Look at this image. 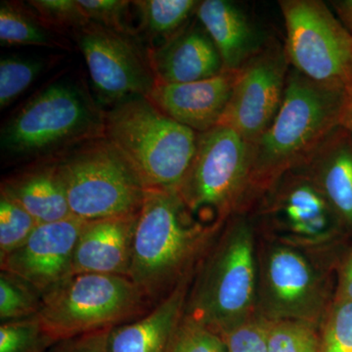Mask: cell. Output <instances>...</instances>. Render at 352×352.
<instances>
[{
  "label": "cell",
  "mask_w": 352,
  "mask_h": 352,
  "mask_svg": "<svg viewBox=\"0 0 352 352\" xmlns=\"http://www.w3.org/2000/svg\"><path fill=\"white\" fill-rule=\"evenodd\" d=\"M140 17V29L151 39L175 36L196 15L200 1L196 0H139L132 1ZM163 44V43H162Z\"/></svg>",
  "instance_id": "23"
},
{
  "label": "cell",
  "mask_w": 352,
  "mask_h": 352,
  "mask_svg": "<svg viewBox=\"0 0 352 352\" xmlns=\"http://www.w3.org/2000/svg\"><path fill=\"white\" fill-rule=\"evenodd\" d=\"M238 71L188 83L157 82L148 99L183 126L203 133L219 126L227 107Z\"/></svg>",
  "instance_id": "15"
},
{
  "label": "cell",
  "mask_w": 352,
  "mask_h": 352,
  "mask_svg": "<svg viewBox=\"0 0 352 352\" xmlns=\"http://www.w3.org/2000/svg\"><path fill=\"white\" fill-rule=\"evenodd\" d=\"M196 16L214 43L226 71H239L266 44L247 14L232 1H200Z\"/></svg>",
  "instance_id": "20"
},
{
  "label": "cell",
  "mask_w": 352,
  "mask_h": 352,
  "mask_svg": "<svg viewBox=\"0 0 352 352\" xmlns=\"http://www.w3.org/2000/svg\"><path fill=\"white\" fill-rule=\"evenodd\" d=\"M85 223L71 217L38 224L24 244L0 259L1 270L22 278L43 295L73 275L74 252Z\"/></svg>",
  "instance_id": "14"
},
{
  "label": "cell",
  "mask_w": 352,
  "mask_h": 352,
  "mask_svg": "<svg viewBox=\"0 0 352 352\" xmlns=\"http://www.w3.org/2000/svg\"><path fill=\"white\" fill-rule=\"evenodd\" d=\"M191 278L178 285L144 315L113 327L109 352H168L173 333L184 316Z\"/></svg>",
  "instance_id": "19"
},
{
  "label": "cell",
  "mask_w": 352,
  "mask_h": 352,
  "mask_svg": "<svg viewBox=\"0 0 352 352\" xmlns=\"http://www.w3.org/2000/svg\"><path fill=\"white\" fill-rule=\"evenodd\" d=\"M2 46H43L68 48L66 41L39 19L31 7L14 1L0 4Z\"/></svg>",
  "instance_id": "22"
},
{
  "label": "cell",
  "mask_w": 352,
  "mask_h": 352,
  "mask_svg": "<svg viewBox=\"0 0 352 352\" xmlns=\"http://www.w3.org/2000/svg\"><path fill=\"white\" fill-rule=\"evenodd\" d=\"M198 267L185 315L222 337L256 314V232L251 220L242 212L230 217Z\"/></svg>",
  "instance_id": "4"
},
{
  "label": "cell",
  "mask_w": 352,
  "mask_h": 352,
  "mask_svg": "<svg viewBox=\"0 0 352 352\" xmlns=\"http://www.w3.org/2000/svg\"><path fill=\"white\" fill-rule=\"evenodd\" d=\"M259 212L271 239L321 252L342 232V224L325 196L305 173H285L261 197Z\"/></svg>",
  "instance_id": "11"
},
{
  "label": "cell",
  "mask_w": 352,
  "mask_h": 352,
  "mask_svg": "<svg viewBox=\"0 0 352 352\" xmlns=\"http://www.w3.org/2000/svg\"><path fill=\"white\" fill-rule=\"evenodd\" d=\"M38 224L19 204L0 193V259L24 244Z\"/></svg>",
  "instance_id": "27"
},
{
  "label": "cell",
  "mask_w": 352,
  "mask_h": 352,
  "mask_svg": "<svg viewBox=\"0 0 352 352\" xmlns=\"http://www.w3.org/2000/svg\"><path fill=\"white\" fill-rule=\"evenodd\" d=\"M0 193L19 204L39 224L73 217L53 159L32 163L6 178Z\"/></svg>",
  "instance_id": "21"
},
{
  "label": "cell",
  "mask_w": 352,
  "mask_h": 352,
  "mask_svg": "<svg viewBox=\"0 0 352 352\" xmlns=\"http://www.w3.org/2000/svg\"><path fill=\"white\" fill-rule=\"evenodd\" d=\"M294 170L305 173L325 196L342 226L352 227V136L339 126Z\"/></svg>",
  "instance_id": "18"
},
{
  "label": "cell",
  "mask_w": 352,
  "mask_h": 352,
  "mask_svg": "<svg viewBox=\"0 0 352 352\" xmlns=\"http://www.w3.org/2000/svg\"><path fill=\"white\" fill-rule=\"evenodd\" d=\"M112 329H101L57 340L48 352H109Z\"/></svg>",
  "instance_id": "34"
},
{
  "label": "cell",
  "mask_w": 352,
  "mask_h": 352,
  "mask_svg": "<svg viewBox=\"0 0 352 352\" xmlns=\"http://www.w3.org/2000/svg\"><path fill=\"white\" fill-rule=\"evenodd\" d=\"M155 305L129 276L80 273L44 293L38 315L57 342L129 323Z\"/></svg>",
  "instance_id": "8"
},
{
  "label": "cell",
  "mask_w": 352,
  "mask_h": 352,
  "mask_svg": "<svg viewBox=\"0 0 352 352\" xmlns=\"http://www.w3.org/2000/svg\"><path fill=\"white\" fill-rule=\"evenodd\" d=\"M27 3L44 24L60 34H74L90 22L78 0H31Z\"/></svg>",
  "instance_id": "29"
},
{
  "label": "cell",
  "mask_w": 352,
  "mask_h": 352,
  "mask_svg": "<svg viewBox=\"0 0 352 352\" xmlns=\"http://www.w3.org/2000/svg\"><path fill=\"white\" fill-rule=\"evenodd\" d=\"M99 100L112 106L129 97L148 96L157 80L149 57L133 36L89 22L74 32Z\"/></svg>",
  "instance_id": "12"
},
{
  "label": "cell",
  "mask_w": 352,
  "mask_h": 352,
  "mask_svg": "<svg viewBox=\"0 0 352 352\" xmlns=\"http://www.w3.org/2000/svg\"><path fill=\"white\" fill-rule=\"evenodd\" d=\"M168 352H227V349L221 336L184 314Z\"/></svg>",
  "instance_id": "30"
},
{
  "label": "cell",
  "mask_w": 352,
  "mask_h": 352,
  "mask_svg": "<svg viewBox=\"0 0 352 352\" xmlns=\"http://www.w3.org/2000/svg\"><path fill=\"white\" fill-rule=\"evenodd\" d=\"M285 47L266 43L238 71L220 126L254 143L271 126L283 102L289 71Z\"/></svg>",
  "instance_id": "13"
},
{
  "label": "cell",
  "mask_w": 352,
  "mask_h": 352,
  "mask_svg": "<svg viewBox=\"0 0 352 352\" xmlns=\"http://www.w3.org/2000/svg\"><path fill=\"white\" fill-rule=\"evenodd\" d=\"M147 53L157 82H198L224 69L219 51L201 24L187 25Z\"/></svg>",
  "instance_id": "17"
},
{
  "label": "cell",
  "mask_w": 352,
  "mask_h": 352,
  "mask_svg": "<svg viewBox=\"0 0 352 352\" xmlns=\"http://www.w3.org/2000/svg\"><path fill=\"white\" fill-rule=\"evenodd\" d=\"M318 252L276 241L264 245L258 256L256 314L271 322L320 326L329 310L325 277L314 258Z\"/></svg>",
  "instance_id": "9"
},
{
  "label": "cell",
  "mask_w": 352,
  "mask_h": 352,
  "mask_svg": "<svg viewBox=\"0 0 352 352\" xmlns=\"http://www.w3.org/2000/svg\"><path fill=\"white\" fill-rule=\"evenodd\" d=\"M198 134L142 95L104 112V136L124 155L146 189L177 190L195 156Z\"/></svg>",
  "instance_id": "5"
},
{
  "label": "cell",
  "mask_w": 352,
  "mask_h": 352,
  "mask_svg": "<svg viewBox=\"0 0 352 352\" xmlns=\"http://www.w3.org/2000/svg\"><path fill=\"white\" fill-rule=\"evenodd\" d=\"M220 228L199 221L176 190H146L129 277L153 302H159L191 278Z\"/></svg>",
  "instance_id": "2"
},
{
  "label": "cell",
  "mask_w": 352,
  "mask_h": 352,
  "mask_svg": "<svg viewBox=\"0 0 352 352\" xmlns=\"http://www.w3.org/2000/svg\"><path fill=\"white\" fill-rule=\"evenodd\" d=\"M138 217L85 221L74 252L73 274L129 276Z\"/></svg>",
  "instance_id": "16"
},
{
  "label": "cell",
  "mask_w": 352,
  "mask_h": 352,
  "mask_svg": "<svg viewBox=\"0 0 352 352\" xmlns=\"http://www.w3.org/2000/svg\"><path fill=\"white\" fill-rule=\"evenodd\" d=\"M270 321L254 314L251 318L222 336L227 352H268Z\"/></svg>",
  "instance_id": "32"
},
{
  "label": "cell",
  "mask_w": 352,
  "mask_h": 352,
  "mask_svg": "<svg viewBox=\"0 0 352 352\" xmlns=\"http://www.w3.org/2000/svg\"><path fill=\"white\" fill-rule=\"evenodd\" d=\"M349 88L314 82L289 69L279 112L252 144L250 204L300 166L340 126Z\"/></svg>",
  "instance_id": "1"
},
{
  "label": "cell",
  "mask_w": 352,
  "mask_h": 352,
  "mask_svg": "<svg viewBox=\"0 0 352 352\" xmlns=\"http://www.w3.org/2000/svg\"><path fill=\"white\" fill-rule=\"evenodd\" d=\"M104 112L82 82L60 78L32 95L4 122L2 159L36 163L103 136Z\"/></svg>",
  "instance_id": "3"
},
{
  "label": "cell",
  "mask_w": 352,
  "mask_h": 352,
  "mask_svg": "<svg viewBox=\"0 0 352 352\" xmlns=\"http://www.w3.org/2000/svg\"><path fill=\"white\" fill-rule=\"evenodd\" d=\"M352 136V87L349 88V98H347L346 109L342 116V124Z\"/></svg>",
  "instance_id": "37"
},
{
  "label": "cell",
  "mask_w": 352,
  "mask_h": 352,
  "mask_svg": "<svg viewBox=\"0 0 352 352\" xmlns=\"http://www.w3.org/2000/svg\"><path fill=\"white\" fill-rule=\"evenodd\" d=\"M44 58L10 55L0 59V109L24 94L47 68Z\"/></svg>",
  "instance_id": "24"
},
{
  "label": "cell",
  "mask_w": 352,
  "mask_h": 352,
  "mask_svg": "<svg viewBox=\"0 0 352 352\" xmlns=\"http://www.w3.org/2000/svg\"><path fill=\"white\" fill-rule=\"evenodd\" d=\"M351 34H352V31H351Z\"/></svg>",
  "instance_id": "38"
},
{
  "label": "cell",
  "mask_w": 352,
  "mask_h": 352,
  "mask_svg": "<svg viewBox=\"0 0 352 352\" xmlns=\"http://www.w3.org/2000/svg\"><path fill=\"white\" fill-rule=\"evenodd\" d=\"M319 352H352V302H335L329 310Z\"/></svg>",
  "instance_id": "31"
},
{
  "label": "cell",
  "mask_w": 352,
  "mask_h": 352,
  "mask_svg": "<svg viewBox=\"0 0 352 352\" xmlns=\"http://www.w3.org/2000/svg\"><path fill=\"white\" fill-rule=\"evenodd\" d=\"M333 6L339 14L340 19L346 25L347 30L349 32L352 31V0L335 2Z\"/></svg>",
  "instance_id": "36"
},
{
  "label": "cell",
  "mask_w": 352,
  "mask_h": 352,
  "mask_svg": "<svg viewBox=\"0 0 352 352\" xmlns=\"http://www.w3.org/2000/svg\"><path fill=\"white\" fill-rule=\"evenodd\" d=\"M43 295L22 278L2 271L0 273V320L29 318L39 314Z\"/></svg>",
  "instance_id": "25"
},
{
  "label": "cell",
  "mask_w": 352,
  "mask_h": 352,
  "mask_svg": "<svg viewBox=\"0 0 352 352\" xmlns=\"http://www.w3.org/2000/svg\"><path fill=\"white\" fill-rule=\"evenodd\" d=\"M335 302H352V254L342 270Z\"/></svg>",
  "instance_id": "35"
},
{
  "label": "cell",
  "mask_w": 352,
  "mask_h": 352,
  "mask_svg": "<svg viewBox=\"0 0 352 352\" xmlns=\"http://www.w3.org/2000/svg\"><path fill=\"white\" fill-rule=\"evenodd\" d=\"M54 342L38 315L0 326V352H48Z\"/></svg>",
  "instance_id": "26"
},
{
  "label": "cell",
  "mask_w": 352,
  "mask_h": 352,
  "mask_svg": "<svg viewBox=\"0 0 352 352\" xmlns=\"http://www.w3.org/2000/svg\"><path fill=\"white\" fill-rule=\"evenodd\" d=\"M78 3L90 22L135 36V31L127 23V13L132 2L126 0H78Z\"/></svg>",
  "instance_id": "33"
},
{
  "label": "cell",
  "mask_w": 352,
  "mask_h": 352,
  "mask_svg": "<svg viewBox=\"0 0 352 352\" xmlns=\"http://www.w3.org/2000/svg\"><path fill=\"white\" fill-rule=\"evenodd\" d=\"M252 143L224 126L198 134L195 156L178 195L201 223L222 227L250 203Z\"/></svg>",
  "instance_id": "7"
},
{
  "label": "cell",
  "mask_w": 352,
  "mask_h": 352,
  "mask_svg": "<svg viewBox=\"0 0 352 352\" xmlns=\"http://www.w3.org/2000/svg\"><path fill=\"white\" fill-rule=\"evenodd\" d=\"M52 159L73 217L92 221L140 212L147 189L105 136L85 141Z\"/></svg>",
  "instance_id": "6"
},
{
  "label": "cell",
  "mask_w": 352,
  "mask_h": 352,
  "mask_svg": "<svg viewBox=\"0 0 352 352\" xmlns=\"http://www.w3.org/2000/svg\"><path fill=\"white\" fill-rule=\"evenodd\" d=\"M289 66L314 82L352 87V34L320 0H280Z\"/></svg>",
  "instance_id": "10"
},
{
  "label": "cell",
  "mask_w": 352,
  "mask_h": 352,
  "mask_svg": "<svg viewBox=\"0 0 352 352\" xmlns=\"http://www.w3.org/2000/svg\"><path fill=\"white\" fill-rule=\"evenodd\" d=\"M317 327L305 321H270L268 352H319Z\"/></svg>",
  "instance_id": "28"
}]
</instances>
